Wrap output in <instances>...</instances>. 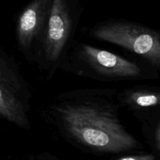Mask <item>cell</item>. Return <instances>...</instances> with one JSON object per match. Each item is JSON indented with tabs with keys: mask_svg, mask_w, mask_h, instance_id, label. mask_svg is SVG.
I'll return each instance as SVG.
<instances>
[{
	"mask_svg": "<svg viewBox=\"0 0 160 160\" xmlns=\"http://www.w3.org/2000/svg\"><path fill=\"white\" fill-rule=\"evenodd\" d=\"M118 89L88 88L53 95L42 112V118L67 143L95 156L137 151L142 144L120 120Z\"/></svg>",
	"mask_w": 160,
	"mask_h": 160,
	"instance_id": "1",
	"label": "cell"
},
{
	"mask_svg": "<svg viewBox=\"0 0 160 160\" xmlns=\"http://www.w3.org/2000/svg\"><path fill=\"white\" fill-rule=\"evenodd\" d=\"M59 70L102 82L151 81L159 78V71L140 58L121 56L76 40Z\"/></svg>",
	"mask_w": 160,
	"mask_h": 160,
	"instance_id": "2",
	"label": "cell"
},
{
	"mask_svg": "<svg viewBox=\"0 0 160 160\" xmlns=\"http://www.w3.org/2000/svg\"><path fill=\"white\" fill-rule=\"evenodd\" d=\"M81 13L67 0H53L45 27L42 47L34 65L47 81L59 70L80 23Z\"/></svg>",
	"mask_w": 160,
	"mask_h": 160,
	"instance_id": "3",
	"label": "cell"
},
{
	"mask_svg": "<svg viewBox=\"0 0 160 160\" xmlns=\"http://www.w3.org/2000/svg\"><path fill=\"white\" fill-rule=\"evenodd\" d=\"M36 160H63L60 158L57 157L55 155L52 154L49 152H44L36 155Z\"/></svg>",
	"mask_w": 160,
	"mask_h": 160,
	"instance_id": "11",
	"label": "cell"
},
{
	"mask_svg": "<svg viewBox=\"0 0 160 160\" xmlns=\"http://www.w3.org/2000/svg\"><path fill=\"white\" fill-rule=\"evenodd\" d=\"M0 78L7 83L27 103L30 104L31 87L14 58L0 45Z\"/></svg>",
	"mask_w": 160,
	"mask_h": 160,
	"instance_id": "8",
	"label": "cell"
},
{
	"mask_svg": "<svg viewBox=\"0 0 160 160\" xmlns=\"http://www.w3.org/2000/svg\"><path fill=\"white\" fill-rule=\"evenodd\" d=\"M113 160H160L159 155L153 152L140 153V154H131L121 156L115 158Z\"/></svg>",
	"mask_w": 160,
	"mask_h": 160,
	"instance_id": "10",
	"label": "cell"
},
{
	"mask_svg": "<svg viewBox=\"0 0 160 160\" xmlns=\"http://www.w3.org/2000/svg\"><path fill=\"white\" fill-rule=\"evenodd\" d=\"M12 160H36V157H35V156H33V155H31V156H28V157L24 158V159H12Z\"/></svg>",
	"mask_w": 160,
	"mask_h": 160,
	"instance_id": "12",
	"label": "cell"
},
{
	"mask_svg": "<svg viewBox=\"0 0 160 160\" xmlns=\"http://www.w3.org/2000/svg\"><path fill=\"white\" fill-rule=\"evenodd\" d=\"M51 3L36 1L25 8L15 20V40L18 50L27 62L35 64L45 34Z\"/></svg>",
	"mask_w": 160,
	"mask_h": 160,
	"instance_id": "5",
	"label": "cell"
},
{
	"mask_svg": "<svg viewBox=\"0 0 160 160\" xmlns=\"http://www.w3.org/2000/svg\"><path fill=\"white\" fill-rule=\"evenodd\" d=\"M89 37L112 44L160 70V33L159 31L131 20L110 19L91 27Z\"/></svg>",
	"mask_w": 160,
	"mask_h": 160,
	"instance_id": "4",
	"label": "cell"
},
{
	"mask_svg": "<svg viewBox=\"0 0 160 160\" xmlns=\"http://www.w3.org/2000/svg\"><path fill=\"white\" fill-rule=\"evenodd\" d=\"M30 104L0 78V117L21 129L30 131Z\"/></svg>",
	"mask_w": 160,
	"mask_h": 160,
	"instance_id": "7",
	"label": "cell"
},
{
	"mask_svg": "<svg viewBox=\"0 0 160 160\" xmlns=\"http://www.w3.org/2000/svg\"><path fill=\"white\" fill-rule=\"evenodd\" d=\"M117 101L120 108L132 114L160 109V88L152 85H134L118 90Z\"/></svg>",
	"mask_w": 160,
	"mask_h": 160,
	"instance_id": "6",
	"label": "cell"
},
{
	"mask_svg": "<svg viewBox=\"0 0 160 160\" xmlns=\"http://www.w3.org/2000/svg\"><path fill=\"white\" fill-rule=\"evenodd\" d=\"M140 122L142 133L152 152L160 156V109L133 114Z\"/></svg>",
	"mask_w": 160,
	"mask_h": 160,
	"instance_id": "9",
	"label": "cell"
}]
</instances>
